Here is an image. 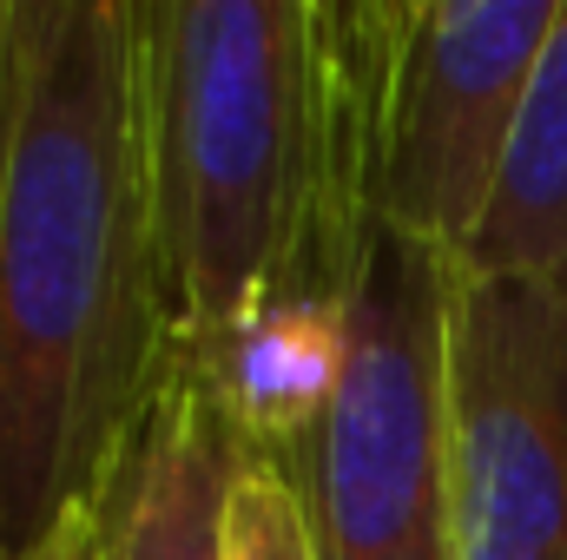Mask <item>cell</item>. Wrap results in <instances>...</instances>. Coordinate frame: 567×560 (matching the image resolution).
<instances>
[{
	"instance_id": "obj_7",
	"label": "cell",
	"mask_w": 567,
	"mask_h": 560,
	"mask_svg": "<svg viewBox=\"0 0 567 560\" xmlns=\"http://www.w3.org/2000/svg\"><path fill=\"white\" fill-rule=\"evenodd\" d=\"M468 271H567V0L535 60L502 185L462 258Z\"/></svg>"
},
{
	"instance_id": "obj_1",
	"label": "cell",
	"mask_w": 567,
	"mask_h": 560,
	"mask_svg": "<svg viewBox=\"0 0 567 560\" xmlns=\"http://www.w3.org/2000/svg\"><path fill=\"white\" fill-rule=\"evenodd\" d=\"M172 363L140 0H0V560L106 495Z\"/></svg>"
},
{
	"instance_id": "obj_9",
	"label": "cell",
	"mask_w": 567,
	"mask_h": 560,
	"mask_svg": "<svg viewBox=\"0 0 567 560\" xmlns=\"http://www.w3.org/2000/svg\"><path fill=\"white\" fill-rule=\"evenodd\" d=\"M20 560H100V501L66 508Z\"/></svg>"
},
{
	"instance_id": "obj_6",
	"label": "cell",
	"mask_w": 567,
	"mask_h": 560,
	"mask_svg": "<svg viewBox=\"0 0 567 560\" xmlns=\"http://www.w3.org/2000/svg\"><path fill=\"white\" fill-rule=\"evenodd\" d=\"M251 442L231 396L185 350L133 455L100 495V560H231V501Z\"/></svg>"
},
{
	"instance_id": "obj_5",
	"label": "cell",
	"mask_w": 567,
	"mask_h": 560,
	"mask_svg": "<svg viewBox=\"0 0 567 560\" xmlns=\"http://www.w3.org/2000/svg\"><path fill=\"white\" fill-rule=\"evenodd\" d=\"M561 0H416L377 158V225L468 258Z\"/></svg>"
},
{
	"instance_id": "obj_8",
	"label": "cell",
	"mask_w": 567,
	"mask_h": 560,
	"mask_svg": "<svg viewBox=\"0 0 567 560\" xmlns=\"http://www.w3.org/2000/svg\"><path fill=\"white\" fill-rule=\"evenodd\" d=\"M231 560H323L297 475L258 448H251L238 501H231Z\"/></svg>"
},
{
	"instance_id": "obj_3",
	"label": "cell",
	"mask_w": 567,
	"mask_h": 560,
	"mask_svg": "<svg viewBox=\"0 0 567 560\" xmlns=\"http://www.w3.org/2000/svg\"><path fill=\"white\" fill-rule=\"evenodd\" d=\"M290 475L323 560H455L449 258L383 231L343 310L330 403Z\"/></svg>"
},
{
	"instance_id": "obj_2",
	"label": "cell",
	"mask_w": 567,
	"mask_h": 560,
	"mask_svg": "<svg viewBox=\"0 0 567 560\" xmlns=\"http://www.w3.org/2000/svg\"><path fill=\"white\" fill-rule=\"evenodd\" d=\"M416 0H140L178 350L218 356L370 271L390 80Z\"/></svg>"
},
{
	"instance_id": "obj_4",
	"label": "cell",
	"mask_w": 567,
	"mask_h": 560,
	"mask_svg": "<svg viewBox=\"0 0 567 560\" xmlns=\"http://www.w3.org/2000/svg\"><path fill=\"white\" fill-rule=\"evenodd\" d=\"M455 560H567V271L449 265Z\"/></svg>"
}]
</instances>
